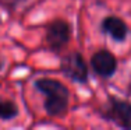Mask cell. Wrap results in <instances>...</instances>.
I'll return each instance as SVG.
<instances>
[{
	"instance_id": "6da1fadb",
	"label": "cell",
	"mask_w": 131,
	"mask_h": 130,
	"mask_svg": "<svg viewBox=\"0 0 131 130\" xmlns=\"http://www.w3.org/2000/svg\"><path fill=\"white\" fill-rule=\"evenodd\" d=\"M35 85L39 91L48 95L45 108L49 115L57 116L64 113V111L67 109L68 91L60 81L52 78H40L35 83Z\"/></svg>"
},
{
	"instance_id": "7a4b0ae2",
	"label": "cell",
	"mask_w": 131,
	"mask_h": 130,
	"mask_svg": "<svg viewBox=\"0 0 131 130\" xmlns=\"http://www.w3.org/2000/svg\"><path fill=\"white\" fill-rule=\"evenodd\" d=\"M61 70L66 76H68L74 81L85 83L88 80V69L82 56L77 52L67 55L61 60Z\"/></svg>"
},
{
	"instance_id": "3957f363",
	"label": "cell",
	"mask_w": 131,
	"mask_h": 130,
	"mask_svg": "<svg viewBox=\"0 0 131 130\" xmlns=\"http://www.w3.org/2000/svg\"><path fill=\"white\" fill-rule=\"evenodd\" d=\"M106 117L124 129H131V105L126 101L110 98Z\"/></svg>"
},
{
	"instance_id": "277c9868",
	"label": "cell",
	"mask_w": 131,
	"mask_h": 130,
	"mask_svg": "<svg viewBox=\"0 0 131 130\" xmlns=\"http://www.w3.org/2000/svg\"><path fill=\"white\" fill-rule=\"evenodd\" d=\"M70 38V27L67 23L57 20L52 23L48 28V42L53 49H60L67 43Z\"/></svg>"
},
{
	"instance_id": "5b68a950",
	"label": "cell",
	"mask_w": 131,
	"mask_h": 130,
	"mask_svg": "<svg viewBox=\"0 0 131 130\" xmlns=\"http://www.w3.org/2000/svg\"><path fill=\"white\" fill-rule=\"evenodd\" d=\"M91 63L95 73L102 77H110L116 70V59L107 51H101L95 53Z\"/></svg>"
},
{
	"instance_id": "8992f818",
	"label": "cell",
	"mask_w": 131,
	"mask_h": 130,
	"mask_svg": "<svg viewBox=\"0 0 131 130\" xmlns=\"http://www.w3.org/2000/svg\"><path fill=\"white\" fill-rule=\"evenodd\" d=\"M102 28L116 41H123L127 35V25L117 17H107L102 24Z\"/></svg>"
},
{
	"instance_id": "52a82bcc",
	"label": "cell",
	"mask_w": 131,
	"mask_h": 130,
	"mask_svg": "<svg viewBox=\"0 0 131 130\" xmlns=\"http://www.w3.org/2000/svg\"><path fill=\"white\" fill-rule=\"evenodd\" d=\"M17 113H18V109L13 102L10 101L0 102V119L3 120L13 119L14 116H17Z\"/></svg>"
}]
</instances>
